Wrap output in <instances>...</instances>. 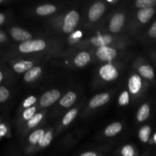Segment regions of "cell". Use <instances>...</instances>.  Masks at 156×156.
I'll return each instance as SVG.
<instances>
[{
  "instance_id": "36",
  "label": "cell",
  "mask_w": 156,
  "mask_h": 156,
  "mask_svg": "<svg viewBox=\"0 0 156 156\" xmlns=\"http://www.w3.org/2000/svg\"><path fill=\"white\" fill-rule=\"evenodd\" d=\"M5 40H6V36L5 35V34L3 33L2 31H1L0 32V41H1L2 43H3Z\"/></svg>"
},
{
  "instance_id": "31",
  "label": "cell",
  "mask_w": 156,
  "mask_h": 156,
  "mask_svg": "<svg viewBox=\"0 0 156 156\" xmlns=\"http://www.w3.org/2000/svg\"><path fill=\"white\" fill-rule=\"evenodd\" d=\"M37 101V98L34 96H30V97L27 98V99H25L23 103V106L24 108H30L31 105H33L35 102Z\"/></svg>"
},
{
  "instance_id": "25",
  "label": "cell",
  "mask_w": 156,
  "mask_h": 156,
  "mask_svg": "<svg viewBox=\"0 0 156 156\" xmlns=\"http://www.w3.org/2000/svg\"><path fill=\"white\" fill-rule=\"evenodd\" d=\"M52 138H53V134L51 132H47V133H45L44 135V136L42 137L41 140L39 142V146L42 148H45L47 146H48L51 143Z\"/></svg>"
},
{
  "instance_id": "10",
  "label": "cell",
  "mask_w": 156,
  "mask_h": 156,
  "mask_svg": "<svg viewBox=\"0 0 156 156\" xmlns=\"http://www.w3.org/2000/svg\"><path fill=\"white\" fill-rule=\"evenodd\" d=\"M91 41L94 46L98 47V48H101V47H107L108 44H111L112 42V37H111V35L108 34L98 35V36L94 37L91 40Z\"/></svg>"
},
{
  "instance_id": "2",
  "label": "cell",
  "mask_w": 156,
  "mask_h": 156,
  "mask_svg": "<svg viewBox=\"0 0 156 156\" xmlns=\"http://www.w3.org/2000/svg\"><path fill=\"white\" fill-rule=\"evenodd\" d=\"M79 21V15L76 11H71L69 12L64 19L62 30L65 33H71L75 27L77 26Z\"/></svg>"
},
{
  "instance_id": "16",
  "label": "cell",
  "mask_w": 156,
  "mask_h": 156,
  "mask_svg": "<svg viewBox=\"0 0 156 156\" xmlns=\"http://www.w3.org/2000/svg\"><path fill=\"white\" fill-rule=\"evenodd\" d=\"M90 55L87 52H82L79 53L75 58V64L78 67H83L90 61Z\"/></svg>"
},
{
  "instance_id": "18",
  "label": "cell",
  "mask_w": 156,
  "mask_h": 156,
  "mask_svg": "<svg viewBox=\"0 0 156 156\" xmlns=\"http://www.w3.org/2000/svg\"><path fill=\"white\" fill-rule=\"evenodd\" d=\"M122 129V125L120 123H114L112 124L109 125L108 127L105 129V134L107 136H114L116 134L120 133Z\"/></svg>"
},
{
  "instance_id": "34",
  "label": "cell",
  "mask_w": 156,
  "mask_h": 156,
  "mask_svg": "<svg viewBox=\"0 0 156 156\" xmlns=\"http://www.w3.org/2000/svg\"><path fill=\"white\" fill-rule=\"evenodd\" d=\"M80 156H98V155L94 152H88L82 154Z\"/></svg>"
},
{
  "instance_id": "35",
  "label": "cell",
  "mask_w": 156,
  "mask_h": 156,
  "mask_svg": "<svg viewBox=\"0 0 156 156\" xmlns=\"http://www.w3.org/2000/svg\"><path fill=\"white\" fill-rule=\"evenodd\" d=\"M71 37H73L75 38V39H79V38H80L81 37H82V33H81L80 31H77L74 34L72 35Z\"/></svg>"
},
{
  "instance_id": "32",
  "label": "cell",
  "mask_w": 156,
  "mask_h": 156,
  "mask_svg": "<svg viewBox=\"0 0 156 156\" xmlns=\"http://www.w3.org/2000/svg\"><path fill=\"white\" fill-rule=\"evenodd\" d=\"M149 35L150 37L156 38V21L154 22V24H152V27L149 29Z\"/></svg>"
},
{
  "instance_id": "14",
  "label": "cell",
  "mask_w": 156,
  "mask_h": 156,
  "mask_svg": "<svg viewBox=\"0 0 156 156\" xmlns=\"http://www.w3.org/2000/svg\"><path fill=\"white\" fill-rule=\"evenodd\" d=\"M76 98H77V96H76V93L73 91H69L61 99L59 104L61 106L64 107V108H69L76 102Z\"/></svg>"
},
{
  "instance_id": "13",
  "label": "cell",
  "mask_w": 156,
  "mask_h": 156,
  "mask_svg": "<svg viewBox=\"0 0 156 156\" xmlns=\"http://www.w3.org/2000/svg\"><path fill=\"white\" fill-rule=\"evenodd\" d=\"M41 73H42V69H41V67H33L31 69L27 71V73L24 74V81H26L27 82H34V81H35L37 79L39 78V76L41 75Z\"/></svg>"
},
{
  "instance_id": "30",
  "label": "cell",
  "mask_w": 156,
  "mask_h": 156,
  "mask_svg": "<svg viewBox=\"0 0 156 156\" xmlns=\"http://www.w3.org/2000/svg\"><path fill=\"white\" fill-rule=\"evenodd\" d=\"M9 97V91L5 87L2 86L0 87V102H4Z\"/></svg>"
},
{
  "instance_id": "4",
  "label": "cell",
  "mask_w": 156,
  "mask_h": 156,
  "mask_svg": "<svg viewBox=\"0 0 156 156\" xmlns=\"http://www.w3.org/2000/svg\"><path fill=\"white\" fill-rule=\"evenodd\" d=\"M101 77L106 81H113L118 77L117 69L111 64L103 66L99 71Z\"/></svg>"
},
{
  "instance_id": "39",
  "label": "cell",
  "mask_w": 156,
  "mask_h": 156,
  "mask_svg": "<svg viewBox=\"0 0 156 156\" xmlns=\"http://www.w3.org/2000/svg\"><path fill=\"white\" fill-rule=\"evenodd\" d=\"M108 2H111V3H116V2H117L118 1H117V0H116V1H111V0H108Z\"/></svg>"
},
{
  "instance_id": "22",
  "label": "cell",
  "mask_w": 156,
  "mask_h": 156,
  "mask_svg": "<svg viewBox=\"0 0 156 156\" xmlns=\"http://www.w3.org/2000/svg\"><path fill=\"white\" fill-rule=\"evenodd\" d=\"M78 114V111L77 109H73L71 111H69L65 115V117L62 119V124L64 126H67L69 123H72L73 120L76 117Z\"/></svg>"
},
{
  "instance_id": "26",
  "label": "cell",
  "mask_w": 156,
  "mask_h": 156,
  "mask_svg": "<svg viewBox=\"0 0 156 156\" xmlns=\"http://www.w3.org/2000/svg\"><path fill=\"white\" fill-rule=\"evenodd\" d=\"M43 118V114H37L30 119V120H28L27 122V126L30 128H33L34 126H36L38 123L41 122V120Z\"/></svg>"
},
{
  "instance_id": "38",
  "label": "cell",
  "mask_w": 156,
  "mask_h": 156,
  "mask_svg": "<svg viewBox=\"0 0 156 156\" xmlns=\"http://www.w3.org/2000/svg\"><path fill=\"white\" fill-rule=\"evenodd\" d=\"M2 79H3L2 73H0V82H2Z\"/></svg>"
},
{
  "instance_id": "21",
  "label": "cell",
  "mask_w": 156,
  "mask_h": 156,
  "mask_svg": "<svg viewBox=\"0 0 156 156\" xmlns=\"http://www.w3.org/2000/svg\"><path fill=\"white\" fill-rule=\"evenodd\" d=\"M44 134L45 133H44V129H37L32 134H30V137H29V142L32 145H36L37 143H39L40 140L42 139Z\"/></svg>"
},
{
  "instance_id": "28",
  "label": "cell",
  "mask_w": 156,
  "mask_h": 156,
  "mask_svg": "<svg viewBox=\"0 0 156 156\" xmlns=\"http://www.w3.org/2000/svg\"><path fill=\"white\" fill-rule=\"evenodd\" d=\"M35 111H36V108L35 107H32V108H30L26 110L24 112V114H23V117H24V120H30L34 116Z\"/></svg>"
},
{
  "instance_id": "24",
  "label": "cell",
  "mask_w": 156,
  "mask_h": 156,
  "mask_svg": "<svg viewBox=\"0 0 156 156\" xmlns=\"http://www.w3.org/2000/svg\"><path fill=\"white\" fill-rule=\"evenodd\" d=\"M135 4L136 7L140 9L152 8L156 5V0H137Z\"/></svg>"
},
{
  "instance_id": "37",
  "label": "cell",
  "mask_w": 156,
  "mask_h": 156,
  "mask_svg": "<svg viewBox=\"0 0 156 156\" xmlns=\"http://www.w3.org/2000/svg\"><path fill=\"white\" fill-rule=\"evenodd\" d=\"M5 21V15L3 14H0V24H3Z\"/></svg>"
},
{
  "instance_id": "11",
  "label": "cell",
  "mask_w": 156,
  "mask_h": 156,
  "mask_svg": "<svg viewBox=\"0 0 156 156\" xmlns=\"http://www.w3.org/2000/svg\"><path fill=\"white\" fill-rule=\"evenodd\" d=\"M142 81L138 75H134L129 80V90L132 94H137L141 89Z\"/></svg>"
},
{
  "instance_id": "6",
  "label": "cell",
  "mask_w": 156,
  "mask_h": 156,
  "mask_svg": "<svg viewBox=\"0 0 156 156\" xmlns=\"http://www.w3.org/2000/svg\"><path fill=\"white\" fill-rule=\"evenodd\" d=\"M10 34L12 38L17 41L26 42V41H31L32 38V35L29 32L19 27H12L10 30Z\"/></svg>"
},
{
  "instance_id": "8",
  "label": "cell",
  "mask_w": 156,
  "mask_h": 156,
  "mask_svg": "<svg viewBox=\"0 0 156 156\" xmlns=\"http://www.w3.org/2000/svg\"><path fill=\"white\" fill-rule=\"evenodd\" d=\"M125 22V17L123 14L117 13L114 15L111 19V23H110L109 28L110 30L114 33L119 32L121 28L123 27V24Z\"/></svg>"
},
{
  "instance_id": "29",
  "label": "cell",
  "mask_w": 156,
  "mask_h": 156,
  "mask_svg": "<svg viewBox=\"0 0 156 156\" xmlns=\"http://www.w3.org/2000/svg\"><path fill=\"white\" fill-rule=\"evenodd\" d=\"M121 155L122 156H134L135 152L133 148L130 146H125L122 149Z\"/></svg>"
},
{
  "instance_id": "1",
  "label": "cell",
  "mask_w": 156,
  "mask_h": 156,
  "mask_svg": "<svg viewBox=\"0 0 156 156\" xmlns=\"http://www.w3.org/2000/svg\"><path fill=\"white\" fill-rule=\"evenodd\" d=\"M46 47V43L43 40H31L21 43L19 45L20 51L22 53H27L32 52L41 51Z\"/></svg>"
},
{
  "instance_id": "5",
  "label": "cell",
  "mask_w": 156,
  "mask_h": 156,
  "mask_svg": "<svg viewBox=\"0 0 156 156\" xmlns=\"http://www.w3.org/2000/svg\"><path fill=\"white\" fill-rule=\"evenodd\" d=\"M96 54L101 60L108 62V61L113 60L117 56V52L111 47H104L98 49Z\"/></svg>"
},
{
  "instance_id": "20",
  "label": "cell",
  "mask_w": 156,
  "mask_h": 156,
  "mask_svg": "<svg viewBox=\"0 0 156 156\" xmlns=\"http://www.w3.org/2000/svg\"><path fill=\"white\" fill-rule=\"evenodd\" d=\"M139 73L142 76L147 79H152L155 76V73L150 66H141L139 68Z\"/></svg>"
},
{
  "instance_id": "9",
  "label": "cell",
  "mask_w": 156,
  "mask_h": 156,
  "mask_svg": "<svg viewBox=\"0 0 156 156\" xmlns=\"http://www.w3.org/2000/svg\"><path fill=\"white\" fill-rule=\"evenodd\" d=\"M110 100V95L108 93H102L97 94L91 98L89 101V107L91 108H96L105 105Z\"/></svg>"
},
{
  "instance_id": "27",
  "label": "cell",
  "mask_w": 156,
  "mask_h": 156,
  "mask_svg": "<svg viewBox=\"0 0 156 156\" xmlns=\"http://www.w3.org/2000/svg\"><path fill=\"white\" fill-rule=\"evenodd\" d=\"M129 101V94H128L127 91H123L121 94L120 95L119 98V105L123 106V105H126Z\"/></svg>"
},
{
  "instance_id": "3",
  "label": "cell",
  "mask_w": 156,
  "mask_h": 156,
  "mask_svg": "<svg viewBox=\"0 0 156 156\" xmlns=\"http://www.w3.org/2000/svg\"><path fill=\"white\" fill-rule=\"evenodd\" d=\"M60 97V92L56 89L50 90L43 94L40 99V104L42 107L47 108L56 101Z\"/></svg>"
},
{
  "instance_id": "7",
  "label": "cell",
  "mask_w": 156,
  "mask_h": 156,
  "mask_svg": "<svg viewBox=\"0 0 156 156\" xmlns=\"http://www.w3.org/2000/svg\"><path fill=\"white\" fill-rule=\"evenodd\" d=\"M105 10V5L102 2H97L91 6L88 12V17L91 21H97L102 15L104 14Z\"/></svg>"
},
{
  "instance_id": "17",
  "label": "cell",
  "mask_w": 156,
  "mask_h": 156,
  "mask_svg": "<svg viewBox=\"0 0 156 156\" xmlns=\"http://www.w3.org/2000/svg\"><path fill=\"white\" fill-rule=\"evenodd\" d=\"M56 7L53 5H41L37 8L36 12L37 15L44 16V15L53 14V12H56Z\"/></svg>"
},
{
  "instance_id": "23",
  "label": "cell",
  "mask_w": 156,
  "mask_h": 156,
  "mask_svg": "<svg viewBox=\"0 0 156 156\" xmlns=\"http://www.w3.org/2000/svg\"><path fill=\"white\" fill-rule=\"evenodd\" d=\"M151 134V128L149 126H145L141 128L139 132V137L143 143H146L149 140V136Z\"/></svg>"
},
{
  "instance_id": "15",
  "label": "cell",
  "mask_w": 156,
  "mask_h": 156,
  "mask_svg": "<svg viewBox=\"0 0 156 156\" xmlns=\"http://www.w3.org/2000/svg\"><path fill=\"white\" fill-rule=\"evenodd\" d=\"M32 68H33V62L30 61H21L15 64L13 66L14 70L18 73H23L24 72L27 73Z\"/></svg>"
},
{
  "instance_id": "19",
  "label": "cell",
  "mask_w": 156,
  "mask_h": 156,
  "mask_svg": "<svg viewBox=\"0 0 156 156\" xmlns=\"http://www.w3.org/2000/svg\"><path fill=\"white\" fill-rule=\"evenodd\" d=\"M149 114H150V108L149 106L146 104L142 105L141 108L139 109L138 113H137V120L140 122H143L146 120L149 117Z\"/></svg>"
},
{
  "instance_id": "12",
  "label": "cell",
  "mask_w": 156,
  "mask_h": 156,
  "mask_svg": "<svg viewBox=\"0 0 156 156\" xmlns=\"http://www.w3.org/2000/svg\"><path fill=\"white\" fill-rule=\"evenodd\" d=\"M154 13H155V10L153 8H147V9H140L137 15H138V18L140 22L145 24L149 21V20L153 16Z\"/></svg>"
},
{
  "instance_id": "40",
  "label": "cell",
  "mask_w": 156,
  "mask_h": 156,
  "mask_svg": "<svg viewBox=\"0 0 156 156\" xmlns=\"http://www.w3.org/2000/svg\"><path fill=\"white\" fill-rule=\"evenodd\" d=\"M154 140H155V142L156 143V133L155 134V136H154Z\"/></svg>"
},
{
  "instance_id": "33",
  "label": "cell",
  "mask_w": 156,
  "mask_h": 156,
  "mask_svg": "<svg viewBox=\"0 0 156 156\" xmlns=\"http://www.w3.org/2000/svg\"><path fill=\"white\" fill-rule=\"evenodd\" d=\"M0 129H1V131H0V136L2 137L6 133L7 129H6L5 126L4 124H1V126H0Z\"/></svg>"
}]
</instances>
